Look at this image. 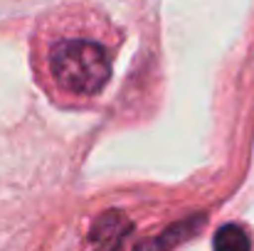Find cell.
<instances>
[{
    "mask_svg": "<svg viewBox=\"0 0 254 251\" xmlns=\"http://www.w3.org/2000/svg\"><path fill=\"white\" fill-rule=\"evenodd\" d=\"M50 69L55 82L64 91L91 96L99 89H104L111 64L101 45L91 40H67L52 50Z\"/></svg>",
    "mask_w": 254,
    "mask_h": 251,
    "instance_id": "obj_1",
    "label": "cell"
},
{
    "mask_svg": "<svg viewBox=\"0 0 254 251\" xmlns=\"http://www.w3.org/2000/svg\"><path fill=\"white\" fill-rule=\"evenodd\" d=\"M126 229H128L126 217H121L116 212H109V214L99 217V222L91 229L94 232L91 234L94 251H121V242L126 237Z\"/></svg>",
    "mask_w": 254,
    "mask_h": 251,
    "instance_id": "obj_2",
    "label": "cell"
},
{
    "mask_svg": "<svg viewBox=\"0 0 254 251\" xmlns=\"http://www.w3.org/2000/svg\"><path fill=\"white\" fill-rule=\"evenodd\" d=\"M215 251H250L252 249V239L247 234L245 227L240 224H225L212 242Z\"/></svg>",
    "mask_w": 254,
    "mask_h": 251,
    "instance_id": "obj_3",
    "label": "cell"
}]
</instances>
